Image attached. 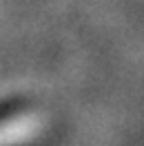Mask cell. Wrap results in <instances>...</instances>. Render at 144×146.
Listing matches in <instances>:
<instances>
[{"mask_svg": "<svg viewBox=\"0 0 144 146\" xmlns=\"http://www.w3.org/2000/svg\"><path fill=\"white\" fill-rule=\"evenodd\" d=\"M31 133V119H5L0 122V146H13Z\"/></svg>", "mask_w": 144, "mask_h": 146, "instance_id": "obj_1", "label": "cell"}]
</instances>
